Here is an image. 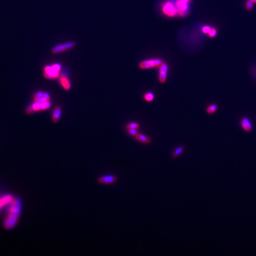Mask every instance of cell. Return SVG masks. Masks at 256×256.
Here are the masks:
<instances>
[{
	"mask_svg": "<svg viewBox=\"0 0 256 256\" xmlns=\"http://www.w3.org/2000/svg\"><path fill=\"white\" fill-rule=\"evenodd\" d=\"M60 87L66 92L71 90L72 88V81L70 72L68 68L63 69L59 77L56 79Z\"/></svg>",
	"mask_w": 256,
	"mask_h": 256,
	"instance_id": "5",
	"label": "cell"
},
{
	"mask_svg": "<svg viewBox=\"0 0 256 256\" xmlns=\"http://www.w3.org/2000/svg\"><path fill=\"white\" fill-rule=\"evenodd\" d=\"M97 182L101 184L112 185L116 183L118 180V177L116 175L109 174L99 177L97 178Z\"/></svg>",
	"mask_w": 256,
	"mask_h": 256,
	"instance_id": "10",
	"label": "cell"
},
{
	"mask_svg": "<svg viewBox=\"0 0 256 256\" xmlns=\"http://www.w3.org/2000/svg\"><path fill=\"white\" fill-rule=\"evenodd\" d=\"M163 14L168 17H174L177 16V10L174 0H164L160 5Z\"/></svg>",
	"mask_w": 256,
	"mask_h": 256,
	"instance_id": "4",
	"label": "cell"
},
{
	"mask_svg": "<svg viewBox=\"0 0 256 256\" xmlns=\"http://www.w3.org/2000/svg\"><path fill=\"white\" fill-rule=\"evenodd\" d=\"M144 99L147 102H152L154 100V94L152 93L148 92V93H145L144 94Z\"/></svg>",
	"mask_w": 256,
	"mask_h": 256,
	"instance_id": "19",
	"label": "cell"
},
{
	"mask_svg": "<svg viewBox=\"0 0 256 256\" xmlns=\"http://www.w3.org/2000/svg\"><path fill=\"white\" fill-rule=\"evenodd\" d=\"M62 65L60 62H53L45 65L42 68V74L48 80H56L62 71Z\"/></svg>",
	"mask_w": 256,
	"mask_h": 256,
	"instance_id": "3",
	"label": "cell"
},
{
	"mask_svg": "<svg viewBox=\"0 0 256 256\" xmlns=\"http://www.w3.org/2000/svg\"><path fill=\"white\" fill-rule=\"evenodd\" d=\"M77 46V43L74 41H69L62 44H56L51 49V53L52 54H59L67 52L74 49Z\"/></svg>",
	"mask_w": 256,
	"mask_h": 256,
	"instance_id": "7",
	"label": "cell"
},
{
	"mask_svg": "<svg viewBox=\"0 0 256 256\" xmlns=\"http://www.w3.org/2000/svg\"><path fill=\"white\" fill-rule=\"evenodd\" d=\"M168 69V65L165 62H163L159 66L158 79H159V81L161 83H164L166 81Z\"/></svg>",
	"mask_w": 256,
	"mask_h": 256,
	"instance_id": "13",
	"label": "cell"
},
{
	"mask_svg": "<svg viewBox=\"0 0 256 256\" xmlns=\"http://www.w3.org/2000/svg\"><path fill=\"white\" fill-rule=\"evenodd\" d=\"M250 73H251V75L252 77L256 81V64H252L250 67Z\"/></svg>",
	"mask_w": 256,
	"mask_h": 256,
	"instance_id": "20",
	"label": "cell"
},
{
	"mask_svg": "<svg viewBox=\"0 0 256 256\" xmlns=\"http://www.w3.org/2000/svg\"><path fill=\"white\" fill-rule=\"evenodd\" d=\"M15 196L11 193H3L0 195V212L7 208L13 202Z\"/></svg>",
	"mask_w": 256,
	"mask_h": 256,
	"instance_id": "9",
	"label": "cell"
},
{
	"mask_svg": "<svg viewBox=\"0 0 256 256\" xmlns=\"http://www.w3.org/2000/svg\"><path fill=\"white\" fill-rule=\"evenodd\" d=\"M163 62V61L159 58L148 59L141 61L139 64V67L142 69H147L151 68L159 67Z\"/></svg>",
	"mask_w": 256,
	"mask_h": 256,
	"instance_id": "8",
	"label": "cell"
},
{
	"mask_svg": "<svg viewBox=\"0 0 256 256\" xmlns=\"http://www.w3.org/2000/svg\"><path fill=\"white\" fill-rule=\"evenodd\" d=\"M23 208L22 200L20 197H15L11 204L7 207L6 215L3 225L7 230L14 229L18 224Z\"/></svg>",
	"mask_w": 256,
	"mask_h": 256,
	"instance_id": "2",
	"label": "cell"
},
{
	"mask_svg": "<svg viewBox=\"0 0 256 256\" xmlns=\"http://www.w3.org/2000/svg\"><path fill=\"white\" fill-rule=\"evenodd\" d=\"M140 127V124L137 122H130L125 126L126 130L129 129H137L138 130Z\"/></svg>",
	"mask_w": 256,
	"mask_h": 256,
	"instance_id": "16",
	"label": "cell"
},
{
	"mask_svg": "<svg viewBox=\"0 0 256 256\" xmlns=\"http://www.w3.org/2000/svg\"><path fill=\"white\" fill-rule=\"evenodd\" d=\"M211 28H212V27H211L210 26H207V25H206V26H203V27H202V31H203V33L208 34L209 32L210 31Z\"/></svg>",
	"mask_w": 256,
	"mask_h": 256,
	"instance_id": "23",
	"label": "cell"
},
{
	"mask_svg": "<svg viewBox=\"0 0 256 256\" xmlns=\"http://www.w3.org/2000/svg\"><path fill=\"white\" fill-rule=\"evenodd\" d=\"M244 6H245V10L247 11H251L252 10V9L254 8V4L251 1H250V0H246L245 2V5Z\"/></svg>",
	"mask_w": 256,
	"mask_h": 256,
	"instance_id": "18",
	"label": "cell"
},
{
	"mask_svg": "<svg viewBox=\"0 0 256 256\" xmlns=\"http://www.w3.org/2000/svg\"><path fill=\"white\" fill-rule=\"evenodd\" d=\"M53 104L51 94L44 90H37L32 96V102L24 109L26 114L30 115L45 112L51 108Z\"/></svg>",
	"mask_w": 256,
	"mask_h": 256,
	"instance_id": "1",
	"label": "cell"
},
{
	"mask_svg": "<svg viewBox=\"0 0 256 256\" xmlns=\"http://www.w3.org/2000/svg\"><path fill=\"white\" fill-rule=\"evenodd\" d=\"M250 1H251L254 4H256V0H250Z\"/></svg>",
	"mask_w": 256,
	"mask_h": 256,
	"instance_id": "24",
	"label": "cell"
},
{
	"mask_svg": "<svg viewBox=\"0 0 256 256\" xmlns=\"http://www.w3.org/2000/svg\"><path fill=\"white\" fill-rule=\"evenodd\" d=\"M62 114V107L59 105L55 106L52 110V114H51L52 122L55 124L58 123L61 118Z\"/></svg>",
	"mask_w": 256,
	"mask_h": 256,
	"instance_id": "11",
	"label": "cell"
},
{
	"mask_svg": "<svg viewBox=\"0 0 256 256\" xmlns=\"http://www.w3.org/2000/svg\"><path fill=\"white\" fill-rule=\"evenodd\" d=\"M218 107V106L217 104H215V103L211 104L207 107L206 112L209 114H212L213 113H214L217 110Z\"/></svg>",
	"mask_w": 256,
	"mask_h": 256,
	"instance_id": "17",
	"label": "cell"
},
{
	"mask_svg": "<svg viewBox=\"0 0 256 256\" xmlns=\"http://www.w3.org/2000/svg\"><path fill=\"white\" fill-rule=\"evenodd\" d=\"M240 126L242 129L247 132H249L252 129V123L251 120L247 116H245L241 118L240 120Z\"/></svg>",
	"mask_w": 256,
	"mask_h": 256,
	"instance_id": "12",
	"label": "cell"
},
{
	"mask_svg": "<svg viewBox=\"0 0 256 256\" xmlns=\"http://www.w3.org/2000/svg\"><path fill=\"white\" fill-rule=\"evenodd\" d=\"M177 10V16L184 17L190 13L192 0H174Z\"/></svg>",
	"mask_w": 256,
	"mask_h": 256,
	"instance_id": "6",
	"label": "cell"
},
{
	"mask_svg": "<svg viewBox=\"0 0 256 256\" xmlns=\"http://www.w3.org/2000/svg\"><path fill=\"white\" fill-rule=\"evenodd\" d=\"M217 34V29L215 28H214V27H212L210 30V31L208 33V35H209V37L212 38V37H215Z\"/></svg>",
	"mask_w": 256,
	"mask_h": 256,
	"instance_id": "21",
	"label": "cell"
},
{
	"mask_svg": "<svg viewBox=\"0 0 256 256\" xmlns=\"http://www.w3.org/2000/svg\"><path fill=\"white\" fill-rule=\"evenodd\" d=\"M127 133L130 137L135 138L136 135L138 134V132L137 129H129V130H127Z\"/></svg>",
	"mask_w": 256,
	"mask_h": 256,
	"instance_id": "22",
	"label": "cell"
},
{
	"mask_svg": "<svg viewBox=\"0 0 256 256\" xmlns=\"http://www.w3.org/2000/svg\"><path fill=\"white\" fill-rule=\"evenodd\" d=\"M135 138L140 143L143 145H149L151 143V139L149 137L142 134L141 132H138L136 135Z\"/></svg>",
	"mask_w": 256,
	"mask_h": 256,
	"instance_id": "14",
	"label": "cell"
},
{
	"mask_svg": "<svg viewBox=\"0 0 256 256\" xmlns=\"http://www.w3.org/2000/svg\"><path fill=\"white\" fill-rule=\"evenodd\" d=\"M184 151V147L183 145L178 147L172 154V157L173 159L178 158Z\"/></svg>",
	"mask_w": 256,
	"mask_h": 256,
	"instance_id": "15",
	"label": "cell"
}]
</instances>
